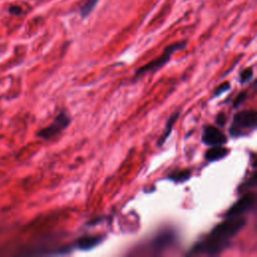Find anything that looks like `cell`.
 Here are the masks:
<instances>
[{
    "instance_id": "6da1fadb",
    "label": "cell",
    "mask_w": 257,
    "mask_h": 257,
    "mask_svg": "<svg viewBox=\"0 0 257 257\" xmlns=\"http://www.w3.org/2000/svg\"><path fill=\"white\" fill-rule=\"evenodd\" d=\"M245 224L246 219L239 216L227 218L224 222L217 225L203 241L197 243L191 249V254H219L228 247L231 240L244 228Z\"/></svg>"
},
{
    "instance_id": "7a4b0ae2",
    "label": "cell",
    "mask_w": 257,
    "mask_h": 257,
    "mask_svg": "<svg viewBox=\"0 0 257 257\" xmlns=\"http://www.w3.org/2000/svg\"><path fill=\"white\" fill-rule=\"evenodd\" d=\"M256 122L257 114L254 109L237 113L233 118V122L229 128V133L234 138L248 134L254 131V128H256Z\"/></svg>"
},
{
    "instance_id": "3957f363",
    "label": "cell",
    "mask_w": 257,
    "mask_h": 257,
    "mask_svg": "<svg viewBox=\"0 0 257 257\" xmlns=\"http://www.w3.org/2000/svg\"><path fill=\"white\" fill-rule=\"evenodd\" d=\"M186 45H187V42H179V43H175L167 46L158 59H156V60L148 63L146 65L140 67L136 71L135 79L144 77L145 75H147V73H149V72H155V71L159 70L161 67H163L171 60L172 56L176 51L183 49Z\"/></svg>"
},
{
    "instance_id": "277c9868",
    "label": "cell",
    "mask_w": 257,
    "mask_h": 257,
    "mask_svg": "<svg viewBox=\"0 0 257 257\" xmlns=\"http://www.w3.org/2000/svg\"><path fill=\"white\" fill-rule=\"evenodd\" d=\"M70 123H71V118L66 112L63 111L57 116V118L53 120L51 124H49L45 128H42L40 132H38L36 136L44 140H49L54 136L59 135L64 130H65V128L70 125Z\"/></svg>"
},
{
    "instance_id": "5b68a950",
    "label": "cell",
    "mask_w": 257,
    "mask_h": 257,
    "mask_svg": "<svg viewBox=\"0 0 257 257\" xmlns=\"http://www.w3.org/2000/svg\"><path fill=\"white\" fill-rule=\"evenodd\" d=\"M256 196L253 193H247L238 200L235 204H233L229 210L225 213V217H238L243 213L251 210L255 204Z\"/></svg>"
},
{
    "instance_id": "8992f818",
    "label": "cell",
    "mask_w": 257,
    "mask_h": 257,
    "mask_svg": "<svg viewBox=\"0 0 257 257\" xmlns=\"http://www.w3.org/2000/svg\"><path fill=\"white\" fill-rule=\"evenodd\" d=\"M202 142L205 145L213 146H223L227 142L225 134L214 126H205L202 134Z\"/></svg>"
},
{
    "instance_id": "52a82bcc",
    "label": "cell",
    "mask_w": 257,
    "mask_h": 257,
    "mask_svg": "<svg viewBox=\"0 0 257 257\" xmlns=\"http://www.w3.org/2000/svg\"><path fill=\"white\" fill-rule=\"evenodd\" d=\"M105 239L104 235H87L78 239L76 245L80 250H89L100 245Z\"/></svg>"
},
{
    "instance_id": "ba28073f",
    "label": "cell",
    "mask_w": 257,
    "mask_h": 257,
    "mask_svg": "<svg viewBox=\"0 0 257 257\" xmlns=\"http://www.w3.org/2000/svg\"><path fill=\"white\" fill-rule=\"evenodd\" d=\"M229 154V150L223 146H213L211 148L206 151L205 153V159L208 162H214L221 160L225 158Z\"/></svg>"
},
{
    "instance_id": "9c48e42d",
    "label": "cell",
    "mask_w": 257,
    "mask_h": 257,
    "mask_svg": "<svg viewBox=\"0 0 257 257\" xmlns=\"http://www.w3.org/2000/svg\"><path fill=\"white\" fill-rule=\"evenodd\" d=\"M179 116H180V112H175V113L169 118V120H168V122H167V124H166V127H165V130H164V132H163V134H162V136L160 137V140H159V142H158V145H159V146H163L164 143L168 140V138L170 137V135H171V133H172V131H173V128H174V126H175V124H176Z\"/></svg>"
},
{
    "instance_id": "30bf717a",
    "label": "cell",
    "mask_w": 257,
    "mask_h": 257,
    "mask_svg": "<svg viewBox=\"0 0 257 257\" xmlns=\"http://www.w3.org/2000/svg\"><path fill=\"white\" fill-rule=\"evenodd\" d=\"M190 177H191V171L190 170L175 171L168 176L169 180H171L175 183H183V182L189 180Z\"/></svg>"
},
{
    "instance_id": "8fae6325",
    "label": "cell",
    "mask_w": 257,
    "mask_h": 257,
    "mask_svg": "<svg viewBox=\"0 0 257 257\" xmlns=\"http://www.w3.org/2000/svg\"><path fill=\"white\" fill-rule=\"evenodd\" d=\"M100 0H86L85 2V4L80 8V14L83 18H86L93 10L95 9V7L97 6V4L99 3Z\"/></svg>"
},
{
    "instance_id": "7c38bea8",
    "label": "cell",
    "mask_w": 257,
    "mask_h": 257,
    "mask_svg": "<svg viewBox=\"0 0 257 257\" xmlns=\"http://www.w3.org/2000/svg\"><path fill=\"white\" fill-rule=\"evenodd\" d=\"M253 78V68L252 67H247L243 69L240 73V83L245 84L249 82Z\"/></svg>"
},
{
    "instance_id": "4fadbf2b",
    "label": "cell",
    "mask_w": 257,
    "mask_h": 257,
    "mask_svg": "<svg viewBox=\"0 0 257 257\" xmlns=\"http://www.w3.org/2000/svg\"><path fill=\"white\" fill-rule=\"evenodd\" d=\"M229 88H230V83L225 82V83L221 84L219 86L216 87V89H215V91H214V95H213V96H214V97H219V96H221L222 94L225 93V91L229 90Z\"/></svg>"
},
{
    "instance_id": "5bb4252c",
    "label": "cell",
    "mask_w": 257,
    "mask_h": 257,
    "mask_svg": "<svg viewBox=\"0 0 257 257\" xmlns=\"http://www.w3.org/2000/svg\"><path fill=\"white\" fill-rule=\"evenodd\" d=\"M246 98H247V91H242V93H240L235 98L234 103H233V107H238L246 100Z\"/></svg>"
},
{
    "instance_id": "9a60e30c",
    "label": "cell",
    "mask_w": 257,
    "mask_h": 257,
    "mask_svg": "<svg viewBox=\"0 0 257 257\" xmlns=\"http://www.w3.org/2000/svg\"><path fill=\"white\" fill-rule=\"evenodd\" d=\"M8 12L10 14L13 15H21L22 13V8L21 6H16V5H12L8 8Z\"/></svg>"
},
{
    "instance_id": "2e32d148",
    "label": "cell",
    "mask_w": 257,
    "mask_h": 257,
    "mask_svg": "<svg viewBox=\"0 0 257 257\" xmlns=\"http://www.w3.org/2000/svg\"><path fill=\"white\" fill-rule=\"evenodd\" d=\"M216 123L219 125V126H224L225 123H226V117L223 113H220L217 118H216Z\"/></svg>"
}]
</instances>
